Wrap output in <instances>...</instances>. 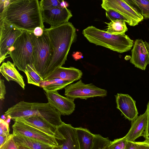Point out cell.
<instances>
[{"label": "cell", "instance_id": "6da1fadb", "mask_svg": "<svg viewBox=\"0 0 149 149\" xmlns=\"http://www.w3.org/2000/svg\"><path fill=\"white\" fill-rule=\"evenodd\" d=\"M0 20L23 31L45 29L38 0H10L0 13Z\"/></svg>", "mask_w": 149, "mask_h": 149}, {"label": "cell", "instance_id": "7a4b0ae2", "mask_svg": "<svg viewBox=\"0 0 149 149\" xmlns=\"http://www.w3.org/2000/svg\"><path fill=\"white\" fill-rule=\"evenodd\" d=\"M49 38L53 54L45 74L44 78L58 67L64 64L72 44L77 38L76 29L68 22L44 29Z\"/></svg>", "mask_w": 149, "mask_h": 149}, {"label": "cell", "instance_id": "3957f363", "mask_svg": "<svg viewBox=\"0 0 149 149\" xmlns=\"http://www.w3.org/2000/svg\"><path fill=\"white\" fill-rule=\"evenodd\" d=\"M4 115L13 120L38 116L57 127L63 122L61 120L60 113L48 102H29L21 101L9 108L5 112Z\"/></svg>", "mask_w": 149, "mask_h": 149}, {"label": "cell", "instance_id": "277c9868", "mask_svg": "<svg viewBox=\"0 0 149 149\" xmlns=\"http://www.w3.org/2000/svg\"><path fill=\"white\" fill-rule=\"evenodd\" d=\"M82 34L90 42L120 53L130 50L133 45V40L125 33L113 34L93 26L84 29Z\"/></svg>", "mask_w": 149, "mask_h": 149}, {"label": "cell", "instance_id": "5b68a950", "mask_svg": "<svg viewBox=\"0 0 149 149\" xmlns=\"http://www.w3.org/2000/svg\"><path fill=\"white\" fill-rule=\"evenodd\" d=\"M31 32L24 31L10 48L9 55L19 70L25 72L28 64H33V46Z\"/></svg>", "mask_w": 149, "mask_h": 149}, {"label": "cell", "instance_id": "8992f818", "mask_svg": "<svg viewBox=\"0 0 149 149\" xmlns=\"http://www.w3.org/2000/svg\"><path fill=\"white\" fill-rule=\"evenodd\" d=\"M33 48V65L43 79L53 54V50L48 36L44 30L41 36L31 33Z\"/></svg>", "mask_w": 149, "mask_h": 149}, {"label": "cell", "instance_id": "52a82bcc", "mask_svg": "<svg viewBox=\"0 0 149 149\" xmlns=\"http://www.w3.org/2000/svg\"><path fill=\"white\" fill-rule=\"evenodd\" d=\"M102 7L107 11L114 10L125 17L129 21V25L134 26L143 21V17L139 11L128 0H103Z\"/></svg>", "mask_w": 149, "mask_h": 149}, {"label": "cell", "instance_id": "ba28073f", "mask_svg": "<svg viewBox=\"0 0 149 149\" xmlns=\"http://www.w3.org/2000/svg\"><path fill=\"white\" fill-rule=\"evenodd\" d=\"M65 95L74 100L79 98L87 99L88 98L107 96L106 90L97 87L92 83L85 84L81 79L75 83L70 84L65 88Z\"/></svg>", "mask_w": 149, "mask_h": 149}, {"label": "cell", "instance_id": "9c48e42d", "mask_svg": "<svg viewBox=\"0 0 149 149\" xmlns=\"http://www.w3.org/2000/svg\"><path fill=\"white\" fill-rule=\"evenodd\" d=\"M13 133L30 138L54 146H58L56 139L17 119L13 120Z\"/></svg>", "mask_w": 149, "mask_h": 149}, {"label": "cell", "instance_id": "30bf717a", "mask_svg": "<svg viewBox=\"0 0 149 149\" xmlns=\"http://www.w3.org/2000/svg\"><path fill=\"white\" fill-rule=\"evenodd\" d=\"M0 63L9 54L11 47L17 38L24 31L0 20Z\"/></svg>", "mask_w": 149, "mask_h": 149}, {"label": "cell", "instance_id": "8fae6325", "mask_svg": "<svg viewBox=\"0 0 149 149\" xmlns=\"http://www.w3.org/2000/svg\"><path fill=\"white\" fill-rule=\"evenodd\" d=\"M43 22L49 24L53 27L68 22L72 17L71 11L67 8L55 7L40 9Z\"/></svg>", "mask_w": 149, "mask_h": 149}, {"label": "cell", "instance_id": "7c38bea8", "mask_svg": "<svg viewBox=\"0 0 149 149\" xmlns=\"http://www.w3.org/2000/svg\"><path fill=\"white\" fill-rule=\"evenodd\" d=\"M44 91L48 103L61 115H69L73 112L75 107L74 100L61 95L58 91Z\"/></svg>", "mask_w": 149, "mask_h": 149}, {"label": "cell", "instance_id": "4fadbf2b", "mask_svg": "<svg viewBox=\"0 0 149 149\" xmlns=\"http://www.w3.org/2000/svg\"><path fill=\"white\" fill-rule=\"evenodd\" d=\"M130 62L135 67L145 70L149 64V43L136 39L131 50Z\"/></svg>", "mask_w": 149, "mask_h": 149}, {"label": "cell", "instance_id": "5bb4252c", "mask_svg": "<svg viewBox=\"0 0 149 149\" xmlns=\"http://www.w3.org/2000/svg\"><path fill=\"white\" fill-rule=\"evenodd\" d=\"M57 129L62 136L61 139H56L61 149H79L76 128L63 122Z\"/></svg>", "mask_w": 149, "mask_h": 149}, {"label": "cell", "instance_id": "9a60e30c", "mask_svg": "<svg viewBox=\"0 0 149 149\" xmlns=\"http://www.w3.org/2000/svg\"><path fill=\"white\" fill-rule=\"evenodd\" d=\"M115 96L117 109L126 119L134 120L138 114L135 101L127 94L118 93Z\"/></svg>", "mask_w": 149, "mask_h": 149}, {"label": "cell", "instance_id": "2e32d148", "mask_svg": "<svg viewBox=\"0 0 149 149\" xmlns=\"http://www.w3.org/2000/svg\"><path fill=\"white\" fill-rule=\"evenodd\" d=\"M16 119L54 137L56 139H60L62 138V135L58 130L57 127L51 125L40 116H34Z\"/></svg>", "mask_w": 149, "mask_h": 149}, {"label": "cell", "instance_id": "e0dca14e", "mask_svg": "<svg viewBox=\"0 0 149 149\" xmlns=\"http://www.w3.org/2000/svg\"><path fill=\"white\" fill-rule=\"evenodd\" d=\"M82 74L83 73L81 70L75 68H65L61 66L58 67L49 74L44 78V81L58 78L74 82L80 79Z\"/></svg>", "mask_w": 149, "mask_h": 149}, {"label": "cell", "instance_id": "ac0fdd59", "mask_svg": "<svg viewBox=\"0 0 149 149\" xmlns=\"http://www.w3.org/2000/svg\"><path fill=\"white\" fill-rule=\"evenodd\" d=\"M148 115L146 110L133 121L131 128L127 134L124 137L127 141L134 142L139 137L143 136L147 126Z\"/></svg>", "mask_w": 149, "mask_h": 149}, {"label": "cell", "instance_id": "d6986e66", "mask_svg": "<svg viewBox=\"0 0 149 149\" xmlns=\"http://www.w3.org/2000/svg\"><path fill=\"white\" fill-rule=\"evenodd\" d=\"M0 72L6 80L17 83L24 90L25 85L23 77L15 68V65L9 61L2 63L0 67Z\"/></svg>", "mask_w": 149, "mask_h": 149}, {"label": "cell", "instance_id": "ffe728a7", "mask_svg": "<svg viewBox=\"0 0 149 149\" xmlns=\"http://www.w3.org/2000/svg\"><path fill=\"white\" fill-rule=\"evenodd\" d=\"M13 138L18 146H24L31 149H53L55 147L20 135L13 134Z\"/></svg>", "mask_w": 149, "mask_h": 149}, {"label": "cell", "instance_id": "44dd1931", "mask_svg": "<svg viewBox=\"0 0 149 149\" xmlns=\"http://www.w3.org/2000/svg\"><path fill=\"white\" fill-rule=\"evenodd\" d=\"M76 128L79 149H92L95 134L86 128L81 127Z\"/></svg>", "mask_w": 149, "mask_h": 149}, {"label": "cell", "instance_id": "7402d4cb", "mask_svg": "<svg viewBox=\"0 0 149 149\" xmlns=\"http://www.w3.org/2000/svg\"><path fill=\"white\" fill-rule=\"evenodd\" d=\"M72 81L56 78L49 80L43 81L40 84V87L44 90L52 91H58L64 88Z\"/></svg>", "mask_w": 149, "mask_h": 149}, {"label": "cell", "instance_id": "603a6c76", "mask_svg": "<svg viewBox=\"0 0 149 149\" xmlns=\"http://www.w3.org/2000/svg\"><path fill=\"white\" fill-rule=\"evenodd\" d=\"M107 26L106 32L114 35L125 34L128 30L125 22L124 21L116 20L109 23L105 22Z\"/></svg>", "mask_w": 149, "mask_h": 149}, {"label": "cell", "instance_id": "cb8c5ba5", "mask_svg": "<svg viewBox=\"0 0 149 149\" xmlns=\"http://www.w3.org/2000/svg\"><path fill=\"white\" fill-rule=\"evenodd\" d=\"M27 77L28 84L40 86L43 79L36 71L33 64H28L24 72Z\"/></svg>", "mask_w": 149, "mask_h": 149}, {"label": "cell", "instance_id": "d4e9b609", "mask_svg": "<svg viewBox=\"0 0 149 149\" xmlns=\"http://www.w3.org/2000/svg\"><path fill=\"white\" fill-rule=\"evenodd\" d=\"M139 10L140 13L145 19H149V0H128Z\"/></svg>", "mask_w": 149, "mask_h": 149}, {"label": "cell", "instance_id": "484cf974", "mask_svg": "<svg viewBox=\"0 0 149 149\" xmlns=\"http://www.w3.org/2000/svg\"><path fill=\"white\" fill-rule=\"evenodd\" d=\"M127 141L124 137L111 141L106 147V149H125Z\"/></svg>", "mask_w": 149, "mask_h": 149}, {"label": "cell", "instance_id": "4316f807", "mask_svg": "<svg viewBox=\"0 0 149 149\" xmlns=\"http://www.w3.org/2000/svg\"><path fill=\"white\" fill-rule=\"evenodd\" d=\"M107 18L111 21L116 20H122L125 21L129 25L128 20L123 16L117 12L112 9H109L106 11Z\"/></svg>", "mask_w": 149, "mask_h": 149}, {"label": "cell", "instance_id": "83f0119b", "mask_svg": "<svg viewBox=\"0 0 149 149\" xmlns=\"http://www.w3.org/2000/svg\"><path fill=\"white\" fill-rule=\"evenodd\" d=\"M13 134H9L6 141L0 146V149H18V146L13 139Z\"/></svg>", "mask_w": 149, "mask_h": 149}, {"label": "cell", "instance_id": "f1b7e54d", "mask_svg": "<svg viewBox=\"0 0 149 149\" xmlns=\"http://www.w3.org/2000/svg\"><path fill=\"white\" fill-rule=\"evenodd\" d=\"M61 1L58 0H41L39 1L40 9H47L55 7H60V4Z\"/></svg>", "mask_w": 149, "mask_h": 149}, {"label": "cell", "instance_id": "f546056e", "mask_svg": "<svg viewBox=\"0 0 149 149\" xmlns=\"http://www.w3.org/2000/svg\"><path fill=\"white\" fill-rule=\"evenodd\" d=\"M9 123L4 120L0 119V136H4L10 134Z\"/></svg>", "mask_w": 149, "mask_h": 149}, {"label": "cell", "instance_id": "4dcf8cb0", "mask_svg": "<svg viewBox=\"0 0 149 149\" xmlns=\"http://www.w3.org/2000/svg\"><path fill=\"white\" fill-rule=\"evenodd\" d=\"M107 139V138L103 137L100 134H95L92 149H99Z\"/></svg>", "mask_w": 149, "mask_h": 149}, {"label": "cell", "instance_id": "1f68e13d", "mask_svg": "<svg viewBox=\"0 0 149 149\" xmlns=\"http://www.w3.org/2000/svg\"><path fill=\"white\" fill-rule=\"evenodd\" d=\"M146 110L148 115V122L147 126L143 134V136L145 138V141L149 142V101L147 105Z\"/></svg>", "mask_w": 149, "mask_h": 149}, {"label": "cell", "instance_id": "d6a6232c", "mask_svg": "<svg viewBox=\"0 0 149 149\" xmlns=\"http://www.w3.org/2000/svg\"><path fill=\"white\" fill-rule=\"evenodd\" d=\"M6 93V87L4 81L3 79H0V99L3 101L5 99V96Z\"/></svg>", "mask_w": 149, "mask_h": 149}, {"label": "cell", "instance_id": "836d02e7", "mask_svg": "<svg viewBox=\"0 0 149 149\" xmlns=\"http://www.w3.org/2000/svg\"><path fill=\"white\" fill-rule=\"evenodd\" d=\"M136 149H149V142L145 141L136 142Z\"/></svg>", "mask_w": 149, "mask_h": 149}, {"label": "cell", "instance_id": "e575fe53", "mask_svg": "<svg viewBox=\"0 0 149 149\" xmlns=\"http://www.w3.org/2000/svg\"><path fill=\"white\" fill-rule=\"evenodd\" d=\"M44 29L40 27H36L34 29L33 33L36 36H41L43 34Z\"/></svg>", "mask_w": 149, "mask_h": 149}, {"label": "cell", "instance_id": "d590c367", "mask_svg": "<svg viewBox=\"0 0 149 149\" xmlns=\"http://www.w3.org/2000/svg\"><path fill=\"white\" fill-rule=\"evenodd\" d=\"M125 149H136V142L127 141Z\"/></svg>", "mask_w": 149, "mask_h": 149}, {"label": "cell", "instance_id": "8d00e7d4", "mask_svg": "<svg viewBox=\"0 0 149 149\" xmlns=\"http://www.w3.org/2000/svg\"><path fill=\"white\" fill-rule=\"evenodd\" d=\"M110 141L108 138H107L106 140L101 146L99 149H106V147L110 143Z\"/></svg>", "mask_w": 149, "mask_h": 149}, {"label": "cell", "instance_id": "74e56055", "mask_svg": "<svg viewBox=\"0 0 149 149\" xmlns=\"http://www.w3.org/2000/svg\"><path fill=\"white\" fill-rule=\"evenodd\" d=\"M8 135L4 136H0V146L2 145L5 142Z\"/></svg>", "mask_w": 149, "mask_h": 149}, {"label": "cell", "instance_id": "f35d334b", "mask_svg": "<svg viewBox=\"0 0 149 149\" xmlns=\"http://www.w3.org/2000/svg\"><path fill=\"white\" fill-rule=\"evenodd\" d=\"M68 5L67 2L63 0L61 1L60 4V6L63 8H67Z\"/></svg>", "mask_w": 149, "mask_h": 149}, {"label": "cell", "instance_id": "ab89813d", "mask_svg": "<svg viewBox=\"0 0 149 149\" xmlns=\"http://www.w3.org/2000/svg\"><path fill=\"white\" fill-rule=\"evenodd\" d=\"M18 149H31L27 147L23 146H18Z\"/></svg>", "mask_w": 149, "mask_h": 149}, {"label": "cell", "instance_id": "60d3db41", "mask_svg": "<svg viewBox=\"0 0 149 149\" xmlns=\"http://www.w3.org/2000/svg\"><path fill=\"white\" fill-rule=\"evenodd\" d=\"M53 149H61L60 147L58 146L54 147Z\"/></svg>", "mask_w": 149, "mask_h": 149}, {"label": "cell", "instance_id": "b9f144b4", "mask_svg": "<svg viewBox=\"0 0 149 149\" xmlns=\"http://www.w3.org/2000/svg\"><path fill=\"white\" fill-rule=\"evenodd\" d=\"M5 115L2 116L1 118H2V119H3V120H4V119H5Z\"/></svg>", "mask_w": 149, "mask_h": 149}, {"label": "cell", "instance_id": "7bdbcfd3", "mask_svg": "<svg viewBox=\"0 0 149 149\" xmlns=\"http://www.w3.org/2000/svg\"></svg>", "mask_w": 149, "mask_h": 149}, {"label": "cell", "instance_id": "ee69618b", "mask_svg": "<svg viewBox=\"0 0 149 149\" xmlns=\"http://www.w3.org/2000/svg\"></svg>", "mask_w": 149, "mask_h": 149}]
</instances>
